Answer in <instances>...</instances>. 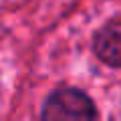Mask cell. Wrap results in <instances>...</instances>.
I'll list each match as a JSON object with an SVG mask.
<instances>
[{
  "instance_id": "obj_2",
  "label": "cell",
  "mask_w": 121,
  "mask_h": 121,
  "mask_svg": "<svg viewBox=\"0 0 121 121\" xmlns=\"http://www.w3.org/2000/svg\"><path fill=\"white\" fill-rule=\"evenodd\" d=\"M97 56L111 67H121V22H109L95 35Z\"/></svg>"
},
{
  "instance_id": "obj_1",
  "label": "cell",
  "mask_w": 121,
  "mask_h": 121,
  "mask_svg": "<svg viewBox=\"0 0 121 121\" xmlns=\"http://www.w3.org/2000/svg\"><path fill=\"white\" fill-rule=\"evenodd\" d=\"M43 121H97V111L83 91L59 89L44 103Z\"/></svg>"
}]
</instances>
